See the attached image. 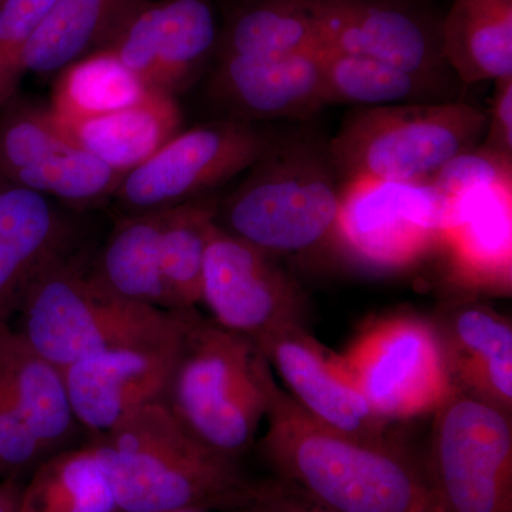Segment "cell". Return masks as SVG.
<instances>
[{
  "label": "cell",
  "instance_id": "obj_1",
  "mask_svg": "<svg viewBox=\"0 0 512 512\" xmlns=\"http://www.w3.org/2000/svg\"><path fill=\"white\" fill-rule=\"evenodd\" d=\"M259 451L275 477L340 512H443L421 467L393 440L350 436L313 419L268 382Z\"/></svg>",
  "mask_w": 512,
  "mask_h": 512
},
{
  "label": "cell",
  "instance_id": "obj_2",
  "mask_svg": "<svg viewBox=\"0 0 512 512\" xmlns=\"http://www.w3.org/2000/svg\"><path fill=\"white\" fill-rule=\"evenodd\" d=\"M89 439L99 443L120 512H232L255 490L238 461L192 437L163 400Z\"/></svg>",
  "mask_w": 512,
  "mask_h": 512
},
{
  "label": "cell",
  "instance_id": "obj_3",
  "mask_svg": "<svg viewBox=\"0 0 512 512\" xmlns=\"http://www.w3.org/2000/svg\"><path fill=\"white\" fill-rule=\"evenodd\" d=\"M342 187L328 143L315 134L281 136L218 204L217 224L278 259L339 251Z\"/></svg>",
  "mask_w": 512,
  "mask_h": 512
},
{
  "label": "cell",
  "instance_id": "obj_4",
  "mask_svg": "<svg viewBox=\"0 0 512 512\" xmlns=\"http://www.w3.org/2000/svg\"><path fill=\"white\" fill-rule=\"evenodd\" d=\"M272 375L251 339L197 309L181 335L161 400L192 437L239 463L265 420Z\"/></svg>",
  "mask_w": 512,
  "mask_h": 512
},
{
  "label": "cell",
  "instance_id": "obj_5",
  "mask_svg": "<svg viewBox=\"0 0 512 512\" xmlns=\"http://www.w3.org/2000/svg\"><path fill=\"white\" fill-rule=\"evenodd\" d=\"M195 311H164L120 298L94 278L79 255L69 252L30 282L13 326L40 355L63 369L100 350L175 342Z\"/></svg>",
  "mask_w": 512,
  "mask_h": 512
},
{
  "label": "cell",
  "instance_id": "obj_6",
  "mask_svg": "<svg viewBox=\"0 0 512 512\" xmlns=\"http://www.w3.org/2000/svg\"><path fill=\"white\" fill-rule=\"evenodd\" d=\"M487 111L463 100L355 107L328 141L342 184H424L451 158L480 146Z\"/></svg>",
  "mask_w": 512,
  "mask_h": 512
},
{
  "label": "cell",
  "instance_id": "obj_7",
  "mask_svg": "<svg viewBox=\"0 0 512 512\" xmlns=\"http://www.w3.org/2000/svg\"><path fill=\"white\" fill-rule=\"evenodd\" d=\"M426 473L443 512H512L511 414L451 390L437 407Z\"/></svg>",
  "mask_w": 512,
  "mask_h": 512
},
{
  "label": "cell",
  "instance_id": "obj_8",
  "mask_svg": "<svg viewBox=\"0 0 512 512\" xmlns=\"http://www.w3.org/2000/svg\"><path fill=\"white\" fill-rule=\"evenodd\" d=\"M279 138L247 121L201 124L177 134L127 173L113 200L124 215L200 200L271 153Z\"/></svg>",
  "mask_w": 512,
  "mask_h": 512
},
{
  "label": "cell",
  "instance_id": "obj_9",
  "mask_svg": "<svg viewBox=\"0 0 512 512\" xmlns=\"http://www.w3.org/2000/svg\"><path fill=\"white\" fill-rule=\"evenodd\" d=\"M338 356L373 412L389 423L434 413L451 392L433 323L413 313L376 320Z\"/></svg>",
  "mask_w": 512,
  "mask_h": 512
},
{
  "label": "cell",
  "instance_id": "obj_10",
  "mask_svg": "<svg viewBox=\"0 0 512 512\" xmlns=\"http://www.w3.org/2000/svg\"><path fill=\"white\" fill-rule=\"evenodd\" d=\"M62 372L0 320V474L26 478L45 458L83 443Z\"/></svg>",
  "mask_w": 512,
  "mask_h": 512
},
{
  "label": "cell",
  "instance_id": "obj_11",
  "mask_svg": "<svg viewBox=\"0 0 512 512\" xmlns=\"http://www.w3.org/2000/svg\"><path fill=\"white\" fill-rule=\"evenodd\" d=\"M451 200L429 184H343L339 252L377 271L416 264L440 248Z\"/></svg>",
  "mask_w": 512,
  "mask_h": 512
},
{
  "label": "cell",
  "instance_id": "obj_12",
  "mask_svg": "<svg viewBox=\"0 0 512 512\" xmlns=\"http://www.w3.org/2000/svg\"><path fill=\"white\" fill-rule=\"evenodd\" d=\"M201 303L222 328L256 342L305 325L308 298L275 256L215 225L202 274Z\"/></svg>",
  "mask_w": 512,
  "mask_h": 512
},
{
  "label": "cell",
  "instance_id": "obj_13",
  "mask_svg": "<svg viewBox=\"0 0 512 512\" xmlns=\"http://www.w3.org/2000/svg\"><path fill=\"white\" fill-rule=\"evenodd\" d=\"M320 49L457 80L441 55V18L423 0H306Z\"/></svg>",
  "mask_w": 512,
  "mask_h": 512
},
{
  "label": "cell",
  "instance_id": "obj_14",
  "mask_svg": "<svg viewBox=\"0 0 512 512\" xmlns=\"http://www.w3.org/2000/svg\"><path fill=\"white\" fill-rule=\"evenodd\" d=\"M180 338L161 346L100 350L60 369L80 429L89 437L103 436L141 407L161 400Z\"/></svg>",
  "mask_w": 512,
  "mask_h": 512
},
{
  "label": "cell",
  "instance_id": "obj_15",
  "mask_svg": "<svg viewBox=\"0 0 512 512\" xmlns=\"http://www.w3.org/2000/svg\"><path fill=\"white\" fill-rule=\"evenodd\" d=\"M285 384V392L313 419L350 436L392 440L336 353L313 338L305 325H289L254 342Z\"/></svg>",
  "mask_w": 512,
  "mask_h": 512
},
{
  "label": "cell",
  "instance_id": "obj_16",
  "mask_svg": "<svg viewBox=\"0 0 512 512\" xmlns=\"http://www.w3.org/2000/svg\"><path fill=\"white\" fill-rule=\"evenodd\" d=\"M318 52L215 59L208 99L247 123L311 119L328 106Z\"/></svg>",
  "mask_w": 512,
  "mask_h": 512
},
{
  "label": "cell",
  "instance_id": "obj_17",
  "mask_svg": "<svg viewBox=\"0 0 512 512\" xmlns=\"http://www.w3.org/2000/svg\"><path fill=\"white\" fill-rule=\"evenodd\" d=\"M451 390L512 413V326L473 298L443 303L433 319Z\"/></svg>",
  "mask_w": 512,
  "mask_h": 512
},
{
  "label": "cell",
  "instance_id": "obj_18",
  "mask_svg": "<svg viewBox=\"0 0 512 512\" xmlns=\"http://www.w3.org/2000/svg\"><path fill=\"white\" fill-rule=\"evenodd\" d=\"M439 249L451 281L468 291L510 293L512 188H485L451 200Z\"/></svg>",
  "mask_w": 512,
  "mask_h": 512
},
{
  "label": "cell",
  "instance_id": "obj_19",
  "mask_svg": "<svg viewBox=\"0 0 512 512\" xmlns=\"http://www.w3.org/2000/svg\"><path fill=\"white\" fill-rule=\"evenodd\" d=\"M73 228L49 198L0 174V320L50 262L72 252Z\"/></svg>",
  "mask_w": 512,
  "mask_h": 512
},
{
  "label": "cell",
  "instance_id": "obj_20",
  "mask_svg": "<svg viewBox=\"0 0 512 512\" xmlns=\"http://www.w3.org/2000/svg\"><path fill=\"white\" fill-rule=\"evenodd\" d=\"M55 117L74 146L124 174L177 136L183 121L175 97L157 92L131 106L96 116Z\"/></svg>",
  "mask_w": 512,
  "mask_h": 512
},
{
  "label": "cell",
  "instance_id": "obj_21",
  "mask_svg": "<svg viewBox=\"0 0 512 512\" xmlns=\"http://www.w3.org/2000/svg\"><path fill=\"white\" fill-rule=\"evenodd\" d=\"M440 43L463 86L512 77V0H454L441 18Z\"/></svg>",
  "mask_w": 512,
  "mask_h": 512
},
{
  "label": "cell",
  "instance_id": "obj_22",
  "mask_svg": "<svg viewBox=\"0 0 512 512\" xmlns=\"http://www.w3.org/2000/svg\"><path fill=\"white\" fill-rule=\"evenodd\" d=\"M146 0H56L26 46L23 74L60 73L70 64L106 50L121 26Z\"/></svg>",
  "mask_w": 512,
  "mask_h": 512
},
{
  "label": "cell",
  "instance_id": "obj_23",
  "mask_svg": "<svg viewBox=\"0 0 512 512\" xmlns=\"http://www.w3.org/2000/svg\"><path fill=\"white\" fill-rule=\"evenodd\" d=\"M318 56L328 106L380 107L460 100V90H454L457 84L463 86L458 80L423 76L372 57L335 50L320 49Z\"/></svg>",
  "mask_w": 512,
  "mask_h": 512
},
{
  "label": "cell",
  "instance_id": "obj_24",
  "mask_svg": "<svg viewBox=\"0 0 512 512\" xmlns=\"http://www.w3.org/2000/svg\"><path fill=\"white\" fill-rule=\"evenodd\" d=\"M19 512H120L99 443L87 439L45 458L25 478Z\"/></svg>",
  "mask_w": 512,
  "mask_h": 512
},
{
  "label": "cell",
  "instance_id": "obj_25",
  "mask_svg": "<svg viewBox=\"0 0 512 512\" xmlns=\"http://www.w3.org/2000/svg\"><path fill=\"white\" fill-rule=\"evenodd\" d=\"M164 215L165 210L124 215L90 265V272L120 298L174 311L161 272Z\"/></svg>",
  "mask_w": 512,
  "mask_h": 512
},
{
  "label": "cell",
  "instance_id": "obj_26",
  "mask_svg": "<svg viewBox=\"0 0 512 512\" xmlns=\"http://www.w3.org/2000/svg\"><path fill=\"white\" fill-rule=\"evenodd\" d=\"M306 0H234L220 28L217 56H285L318 52Z\"/></svg>",
  "mask_w": 512,
  "mask_h": 512
},
{
  "label": "cell",
  "instance_id": "obj_27",
  "mask_svg": "<svg viewBox=\"0 0 512 512\" xmlns=\"http://www.w3.org/2000/svg\"><path fill=\"white\" fill-rule=\"evenodd\" d=\"M161 9L154 90L177 97L217 56L220 26L212 0H161Z\"/></svg>",
  "mask_w": 512,
  "mask_h": 512
},
{
  "label": "cell",
  "instance_id": "obj_28",
  "mask_svg": "<svg viewBox=\"0 0 512 512\" xmlns=\"http://www.w3.org/2000/svg\"><path fill=\"white\" fill-rule=\"evenodd\" d=\"M218 204L214 198L204 197L165 210L161 272L174 311L201 305L205 254L217 225Z\"/></svg>",
  "mask_w": 512,
  "mask_h": 512
},
{
  "label": "cell",
  "instance_id": "obj_29",
  "mask_svg": "<svg viewBox=\"0 0 512 512\" xmlns=\"http://www.w3.org/2000/svg\"><path fill=\"white\" fill-rule=\"evenodd\" d=\"M148 90L107 50L77 60L60 72L49 109L57 117H87L146 99Z\"/></svg>",
  "mask_w": 512,
  "mask_h": 512
},
{
  "label": "cell",
  "instance_id": "obj_30",
  "mask_svg": "<svg viewBox=\"0 0 512 512\" xmlns=\"http://www.w3.org/2000/svg\"><path fill=\"white\" fill-rule=\"evenodd\" d=\"M124 177L126 174L89 151L73 147L13 174L9 180L43 197L86 208L113 198Z\"/></svg>",
  "mask_w": 512,
  "mask_h": 512
},
{
  "label": "cell",
  "instance_id": "obj_31",
  "mask_svg": "<svg viewBox=\"0 0 512 512\" xmlns=\"http://www.w3.org/2000/svg\"><path fill=\"white\" fill-rule=\"evenodd\" d=\"M76 147L49 107L15 96L0 109V174H13Z\"/></svg>",
  "mask_w": 512,
  "mask_h": 512
},
{
  "label": "cell",
  "instance_id": "obj_32",
  "mask_svg": "<svg viewBox=\"0 0 512 512\" xmlns=\"http://www.w3.org/2000/svg\"><path fill=\"white\" fill-rule=\"evenodd\" d=\"M56 0H2L0 2V109L18 96L22 57Z\"/></svg>",
  "mask_w": 512,
  "mask_h": 512
},
{
  "label": "cell",
  "instance_id": "obj_33",
  "mask_svg": "<svg viewBox=\"0 0 512 512\" xmlns=\"http://www.w3.org/2000/svg\"><path fill=\"white\" fill-rule=\"evenodd\" d=\"M427 184L448 200L485 188H512V158L480 144L447 161Z\"/></svg>",
  "mask_w": 512,
  "mask_h": 512
},
{
  "label": "cell",
  "instance_id": "obj_34",
  "mask_svg": "<svg viewBox=\"0 0 512 512\" xmlns=\"http://www.w3.org/2000/svg\"><path fill=\"white\" fill-rule=\"evenodd\" d=\"M161 12H163L161 0L160 2L146 0L141 3L136 12L124 22L106 49L151 92H156L154 80H156Z\"/></svg>",
  "mask_w": 512,
  "mask_h": 512
},
{
  "label": "cell",
  "instance_id": "obj_35",
  "mask_svg": "<svg viewBox=\"0 0 512 512\" xmlns=\"http://www.w3.org/2000/svg\"><path fill=\"white\" fill-rule=\"evenodd\" d=\"M232 512H316L315 501L298 485L282 478L255 483L247 503Z\"/></svg>",
  "mask_w": 512,
  "mask_h": 512
},
{
  "label": "cell",
  "instance_id": "obj_36",
  "mask_svg": "<svg viewBox=\"0 0 512 512\" xmlns=\"http://www.w3.org/2000/svg\"><path fill=\"white\" fill-rule=\"evenodd\" d=\"M481 146L512 158V77L495 82Z\"/></svg>",
  "mask_w": 512,
  "mask_h": 512
},
{
  "label": "cell",
  "instance_id": "obj_37",
  "mask_svg": "<svg viewBox=\"0 0 512 512\" xmlns=\"http://www.w3.org/2000/svg\"><path fill=\"white\" fill-rule=\"evenodd\" d=\"M23 478L9 477L0 480V512H19Z\"/></svg>",
  "mask_w": 512,
  "mask_h": 512
},
{
  "label": "cell",
  "instance_id": "obj_38",
  "mask_svg": "<svg viewBox=\"0 0 512 512\" xmlns=\"http://www.w3.org/2000/svg\"><path fill=\"white\" fill-rule=\"evenodd\" d=\"M313 501H315L316 512H340L335 510V508L329 507V505L323 504L322 501L316 500L315 497H313Z\"/></svg>",
  "mask_w": 512,
  "mask_h": 512
},
{
  "label": "cell",
  "instance_id": "obj_39",
  "mask_svg": "<svg viewBox=\"0 0 512 512\" xmlns=\"http://www.w3.org/2000/svg\"><path fill=\"white\" fill-rule=\"evenodd\" d=\"M171 512H201V511L180 510V511H171Z\"/></svg>",
  "mask_w": 512,
  "mask_h": 512
},
{
  "label": "cell",
  "instance_id": "obj_40",
  "mask_svg": "<svg viewBox=\"0 0 512 512\" xmlns=\"http://www.w3.org/2000/svg\"><path fill=\"white\" fill-rule=\"evenodd\" d=\"M0 480H3V478H2V474H0Z\"/></svg>",
  "mask_w": 512,
  "mask_h": 512
},
{
  "label": "cell",
  "instance_id": "obj_41",
  "mask_svg": "<svg viewBox=\"0 0 512 512\" xmlns=\"http://www.w3.org/2000/svg\"><path fill=\"white\" fill-rule=\"evenodd\" d=\"M0 2H2V0H0Z\"/></svg>",
  "mask_w": 512,
  "mask_h": 512
}]
</instances>
